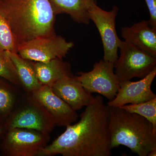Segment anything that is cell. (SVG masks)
Masks as SVG:
<instances>
[{
    "mask_svg": "<svg viewBox=\"0 0 156 156\" xmlns=\"http://www.w3.org/2000/svg\"><path fill=\"white\" fill-rule=\"evenodd\" d=\"M80 119L40 151L37 156H110L109 107L101 95L86 106Z\"/></svg>",
    "mask_w": 156,
    "mask_h": 156,
    "instance_id": "1",
    "label": "cell"
},
{
    "mask_svg": "<svg viewBox=\"0 0 156 156\" xmlns=\"http://www.w3.org/2000/svg\"><path fill=\"white\" fill-rule=\"evenodd\" d=\"M56 15L50 0H0V15L10 27L17 47L33 39L56 35Z\"/></svg>",
    "mask_w": 156,
    "mask_h": 156,
    "instance_id": "2",
    "label": "cell"
},
{
    "mask_svg": "<svg viewBox=\"0 0 156 156\" xmlns=\"http://www.w3.org/2000/svg\"><path fill=\"white\" fill-rule=\"evenodd\" d=\"M108 131L112 149L124 145L139 156L156 149V132L144 117L119 107H109Z\"/></svg>",
    "mask_w": 156,
    "mask_h": 156,
    "instance_id": "3",
    "label": "cell"
},
{
    "mask_svg": "<svg viewBox=\"0 0 156 156\" xmlns=\"http://www.w3.org/2000/svg\"><path fill=\"white\" fill-rule=\"evenodd\" d=\"M7 130L21 128L50 134L56 127L51 116L40 102L24 92L5 122Z\"/></svg>",
    "mask_w": 156,
    "mask_h": 156,
    "instance_id": "4",
    "label": "cell"
},
{
    "mask_svg": "<svg viewBox=\"0 0 156 156\" xmlns=\"http://www.w3.org/2000/svg\"><path fill=\"white\" fill-rule=\"evenodd\" d=\"M119 50L120 55L114 63V68L120 83L135 77L142 79L156 69L155 56L130 43L121 41Z\"/></svg>",
    "mask_w": 156,
    "mask_h": 156,
    "instance_id": "5",
    "label": "cell"
},
{
    "mask_svg": "<svg viewBox=\"0 0 156 156\" xmlns=\"http://www.w3.org/2000/svg\"><path fill=\"white\" fill-rule=\"evenodd\" d=\"M50 134L26 129H8L0 142V154L3 156H37L47 146Z\"/></svg>",
    "mask_w": 156,
    "mask_h": 156,
    "instance_id": "6",
    "label": "cell"
},
{
    "mask_svg": "<svg viewBox=\"0 0 156 156\" xmlns=\"http://www.w3.org/2000/svg\"><path fill=\"white\" fill-rule=\"evenodd\" d=\"M74 46L60 36L41 37L19 45L17 53L22 58L30 61L47 62L55 59H62Z\"/></svg>",
    "mask_w": 156,
    "mask_h": 156,
    "instance_id": "7",
    "label": "cell"
},
{
    "mask_svg": "<svg viewBox=\"0 0 156 156\" xmlns=\"http://www.w3.org/2000/svg\"><path fill=\"white\" fill-rule=\"evenodd\" d=\"M114 69V63L101 60L94 63L92 70L79 73L75 77L87 91L92 94L98 93L110 101L120 88V82Z\"/></svg>",
    "mask_w": 156,
    "mask_h": 156,
    "instance_id": "8",
    "label": "cell"
},
{
    "mask_svg": "<svg viewBox=\"0 0 156 156\" xmlns=\"http://www.w3.org/2000/svg\"><path fill=\"white\" fill-rule=\"evenodd\" d=\"M119 8L113 7L110 11H105L94 5L89 12V18L95 23L100 34L104 49L103 60L114 63L118 57V50L121 40L116 29V18Z\"/></svg>",
    "mask_w": 156,
    "mask_h": 156,
    "instance_id": "9",
    "label": "cell"
},
{
    "mask_svg": "<svg viewBox=\"0 0 156 156\" xmlns=\"http://www.w3.org/2000/svg\"><path fill=\"white\" fill-rule=\"evenodd\" d=\"M30 95L44 108L56 126L66 127L78 120L76 111L56 95L51 87L43 86Z\"/></svg>",
    "mask_w": 156,
    "mask_h": 156,
    "instance_id": "10",
    "label": "cell"
},
{
    "mask_svg": "<svg viewBox=\"0 0 156 156\" xmlns=\"http://www.w3.org/2000/svg\"><path fill=\"white\" fill-rule=\"evenodd\" d=\"M156 76V69L140 80L126 81L120 83V88L112 100L107 103L108 107H120L130 104L145 102L156 98L151 89Z\"/></svg>",
    "mask_w": 156,
    "mask_h": 156,
    "instance_id": "11",
    "label": "cell"
},
{
    "mask_svg": "<svg viewBox=\"0 0 156 156\" xmlns=\"http://www.w3.org/2000/svg\"><path fill=\"white\" fill-rule=\"evenodd\" d=\"M51 88L56 95L76 111L89 105L95 100L92 93L87 91L74 76L64 77Z\"/></svg>",
    "mask_w": 156,
    "mask_h": 156,
    "instance_id": "12",
    "label": "cell"
},
{
    "mask_svg": "<svg viewBox=\"0 0 156 156\" xmlns=\"http://www.w3.org/2000/svg\"><path fill=\"white\" fill-rule=\"evenodd\" d=\"M124 41L156 57V27L142 20L122 29Z\"/></svg>",
    "mask_w": 156,
    "mask_h": 156,
    "instance_id": "13",
    "label": "cell"
},
{
    "mask_svg": "<svg viewBox=\"0 0 156 156\" xmlns=\"http://www.w3.org/2000/svg\"><path fill=\"white\" fill-rule=\"evenodd\" d=\"M39 82L42 86L51 87L57 81L69 76H72L69 63L62 59L55 58L47 62H33Z\"/></svg>",
    "mask_w": 156,
    "mask_h": 156,
    "instance_id": "14",
    "label": "cell"
},
{
    "mask_svg": "<svg viewBox=\"0 0 156 156\" xmlns=\"http://www.w3.org/2000/svg\"><path fill=\"white\" fill-rule=\"evenodd\" d=\"M56 14H66L75 22L89 24V12L97 0H50Z\"/></svg>",
    "mask_w": 156,
    "mask_h": 156,
    "instance_id": "15",
    "label": "cell"
},
{
    "mask_svg": "<svg viewBox=\"0 0 156 156\" xmlns=\"http://www.w3.org/2000/svg\"><path fill=\"white\" fill-rule=\"evenodd\" d=\"M9 54L17 70L23 92L30 94L40 89L42 86L37 77L32 62L22 58L17 53L10 52Z\"/></svg>",
    "mask_w": 156,
    "mask_h": 156,
    "instance_id": "16",
    "label": "cell"
},
{
    "mask_svg": "<svg viewBox=\"0 0 156 156\" xmlns=\"http://www.w3.org/2000/svg\"><path fill=\"white\" fill-rule=\"evenodd\" d=\"M24 93L20 88L0 77V122H5Z\"/></svg>",
    "mask_w": 156,
    "mask_h": 156,
    "instance_id": "17",
    "label": "cell"
},
{
    "mask_svg": "<svg viewBox=\"0 0 156 156\" xmlns=\"http://www.w3.org/2000/svg\"><path fill=\"white\" fill-rule=\"evenodd\" d=\"M119 107L145 118L152 123L154 131L156 132V98L145 102L127 104Z\"/></svg>",
    "mask_w": 156,
    "mask_h": 156,
    "instance_id": "18",
    "label": "cell"
},
{
    "mask_svg": "<svg viewBox=\"0 0 156 156\" xmlns=\"http://www.w3.org/2000/svg\"><path fill=\"white\" fill-rule=\"evenodd\" d=\"M9 53L8 51H0V77L22 89L17 70Z\"/></svg>",
    "mask_w": 156,
    "mask_h": 156,
    "instance_id": "19",
    "label": "cell"
},
{
    "mask_svg": "<svg viewBox=\"0 0 156 156\" xmlns=\"http://www.w3.org/2000/svg\"><path fill=\"white\" fill-rule=\"evenodd\" d=\"M17 47L10 27L0 15V51L17 53Z\"/></svg>",
    "mask_w": 156,
    "mask_h": 156,
    "instance_id": "20",
    "label": "cell"
},
{
    "mask_svg": "<svg viewBox=\"0 0 156 156\" xmlns=\"http://www.w3.org/2000/svg\"><path fill=\"white\" fill-rule=\"evenodd\" d=\"M150 13L148 22L151 26L156 27V0H145Z\"/></svg>",
    "mask_w": 156,
    "mask_h": 156,
    "instance_id": "21",
    "label": "cell"
},
{
    "mask_svg": "<svg viewBox=\"0 0 156 156\" xmlns=\"http://www.w3.org/2000/svg\"><path fill=\"white\" fill-rule=\"evenodd\" d=\"M7 131V129L5 126V123L0 122V142L2 141Z\"/></svg>",
    "mask_w": 156,
    "mask_h": 156,
    "instance_id": "22",
    "label": "cell"
},
{
    "mask_svg": "<svg viewBox=\"0 0 156 156\" xmlns=\"http://www.w3.org/2000/svg\"><path fill=\"white\" fill-rule=\"evenodd\" d=\"M156 156V149L153 150L151 151L149 154H148L147 156Z\"/></svg>",
    "mask_w": 156,
    "mask_h": 156,
    "instance_id": "23",
    "label": "cell"
}]
</instances>
